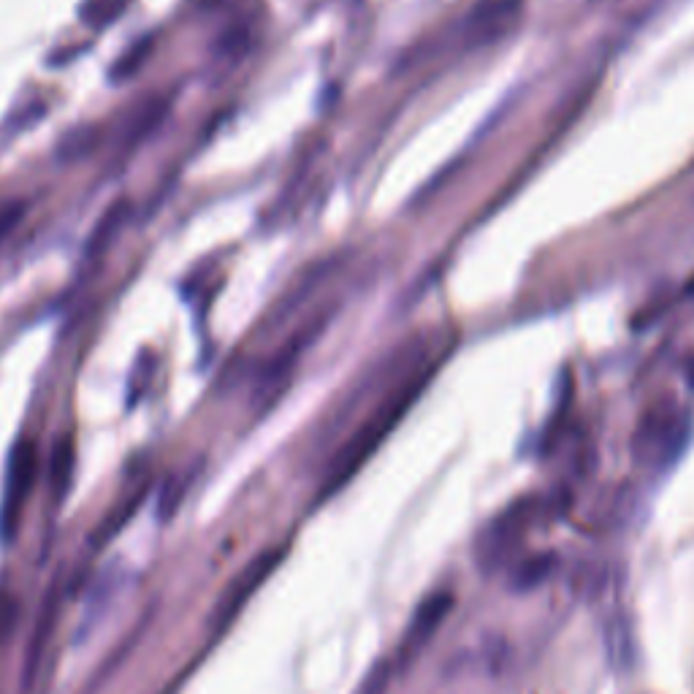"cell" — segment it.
<instances>
[{"instance_id":"obj_6","label":"cell","mask_w":694,"mask_h":694,"mask_svg":"<svg viewBox=\"0 0 694 694\" xmlns=\"http://www.w3.org/2000/svg\"><path fill=\"white\" fill-rule=\"evenodd\" d=\"M122 6H125V0H87L82 6V19L90 28H104L112 19L120 17Z\"/></svg>"},{"instance_id":"obj_1","label":"cell","mask_w":694,"mask_h":694,"mask_svg":"<svg viewBox=\"0 0 694 694\" xmlns=\"http://www.w3.org/2000/svg\"><path fill=\"white\" fill-rule=\"evenodd\" d=\"M429 377H432V369L418 372V375L410 377L407 383L399 385L394 394L388 396V399L377 407L375 413L366 418L364 426L345 442V448L334 456L329 472H326V478H323V486H320L318 491L320 502L329 499L331 494L342 491V488L353 480V475H356L358 469L372 459V453L380 448V442L394 432L396 423L402 421L404 413H407V410L413 407L415 399L421 396V391L426 388V383H429Z\"/></svg>"},{"instance_id":"obj_8","label":"cell","mask_w":694,"mask_h":694,"mask_svg":"<svg viewBox=\"0 0 694 694\" xmlns=\"http://www.w3.org/2000/svg\"><path fill=\"white\" fill-rule=\"evenodd\" d=\"M388 676H391V673H388V665L377 667L375 673L366 678L364 686H361V692L358 694H383L385 686H388Z\"/></svg>"},{"instance_id":"obj_7","label":"cell","mask_w":694,"mask_h":694,"mask_svg":"<svg viewBox=\"0 0 694 694\" xmlns=\"http://www.w3.org/2000/svg\"><path fill=\"white\" fill-rule=\"evenodd\" d=\"M71 467H74V448H71V442L63 440L60 448L52 453V488L57 491V497H63V491H66Z\"/></svg>"},{"instance_id":"obj_4","label":"cell","mask_w":694,"mask_h":694,"mask_svg":"<svg viewBox=\"0 0 694 694\" xmlns=\"http://www.w3.org/2000/svg\"><path fill=\"white\" fill-rule=\"evenodd\" d=\"M36 478V445L33 442H19L14 453H11L9 464V483H6V507H3V518L9 521L17 516L19 507L28 497L30 486Z\"/></svg>"},{"instance_id":"obj_9","label":"cell","mask_w":694,"mask_h":694,"mask_svg":"<svg viewBox=\"0 0 694 694\" xmlns=\"http://www.w3.org/2000/svg\"><path fill=\"white\" fill-rule=\"evenodd\" d=\"M17 217H19V207L9 209V212H3V215H0V236L6 234V231L17 223Z\"/></svg>"},{"instance_id":"obj_2","label":"cell","mask_w":694,"mask_h":694,"mask_svg":"<svg viewBox=\"0 0 694 694\" xmlns=\"http://www.w3.org/2000/svg\"><path fill=\"white\" fill-rule=\"evenodd\" d=\"M285 554H288V545H280V548H269V551L258 554L253 562H247V567L228 583L226 591L220 594V600L215 602V610L209 616V629L223 632L239 616L244 602L250 600L255 591L261 589V583L277 570V564L285 559Z\"/></svg>"},{"instance_id":"obj_3","label":"cell","mask_w":694,"mask_h":694,"mask_svg":"<svg viewBox=\"0 0 694 694\" xmlns=\"http://www.w3.org/2000/svg\"><path fill=\"white\" fill-rule=\"evenodd\" d=\"M521 0H483L467 19V36L475 44H491L518 25Z\"/></svg>"},{"instance_id":"obj_5","label":"cell","mask_w":694,"mask_h":694,"mask_svg":"<svg viewBox=\"0 0 694 694\" xmlns=\"http://www.w3.org/2000/svg\"><path fill=\"white\" fill-rule=\"evenodd\" d=\"M451 594H434L432 600H426L421 605V610L415 613L413 624H410V629H407V638H404V643L399 646V651H402V657H410V654H415L418 648L426 643V640L432 638V632L437 627H440V621L448 616V610H451Z\"/></svg>"}]
</instances>
